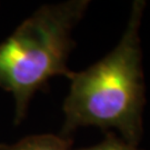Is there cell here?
Returning <instances> with one entry per match:
<instances>
[{
  "instance_id": "3",
  "label": "cell",
  "mask_w": 150,
  "mask_h": 150,
  "mask_svg": "<svg viewBox=\"0 0 150 150\" xmlns=\"http://www.w3.org/2000/svg\"><path fill=\"white\" fill-rule=\"evenodd\" d=\"M0 150H72V139L64 134H42L29 136Z\"/></svg>"
},
{
  "instance_id": "2",
  "label": "cell",
  "mask_w": 150,
  "mask_h": 150,
  "mask_svg": "<svg viewBox=\"0 0 150 150\" xmlns=\"http://www.w3.org/2000/svg\"><path fill=\"white\" fill-rule=\"evenodd\" d=\"M90 5L68 0L43 5L0 43V88L15 99V121L25 118L32 96L51 78L71 79L72 33Z\"/></svg>"
},
{
  "instance_id": "1",
  "label": "cell",
  "mask_w": 150,
  "mask_h": 150,
  "mask_svg": "<svg viewBox=\"0 0 150 150\" xmlns=\"http://www.w3.org/2000/svg\"><path fill=\"white\" fill-rule=\"evenodd\" d=\"M145 0H134L122 36L113 49L87 69L74 72L64 98L60 134L70 137L82 127L116 129L129 145L144 134L146 86L140 27Z\"/></svg>"
},
{
  "instance_id": "4",
  "label": "cell",
  "mask_w": 150,
  "mask_h": 150,
  "mask_svg": "<svg viewBox=\"0 0 150 150\" xmlns=\"http://www.w3.org/2000/svg\"><path fill=\"white\" fill-rule=\"evenodd\" d=\"M74 150V149H72ZM75 150H140L136 146L129 145L120 137H117L112 132H108L106 138L99 142L98 145L86 147V148H79Z\"/></svg>"
},
{
  "instance_id": "5",
  "label": "cell",
  "mask_w": 150,
  "mask_h": 150,
  "mask_svg": "<svg viewBox=\"0 0 150 150\" xmlns=\"http://www.w3.org/2000/svg\"><path fill=\"white\" fill-rule=\"evenodd\" d=\"M0 147H1V145H0Z\"/></svg>"
}]
</instances>
